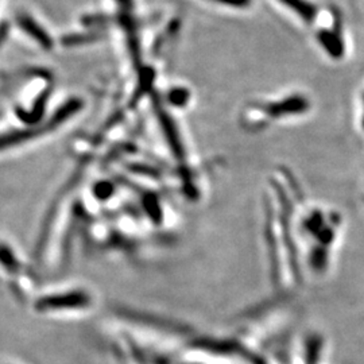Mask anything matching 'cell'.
Returning <instances> with one entry per match:
<instances>
[{"label":"cell","instance_id":"cell-1","mask_svg":"<svg viewBox=\"0 0 364 364\" xmlns=\"http://www.w3.org/2000/svg\"><path fill=\"white\" fill-rule=\"evenodd\" d=\"M14 95L10 109L23 129H33L46 119V107L53 90V77L41 68L22 69L10 73Z\"/></svg>","mask_w":364,"mask_h":364},{"label":"cell","instance_id":"cell-7","mask_svg":"<svg viewBox=\"0 0 364 364\" xmlns=\"http://www.w3.org/2000/svg\"><path fill=\"white\" fill-rule=\"evenodd\" d=\"M285 9L296 14L305 23H313L317 18V7L309 0H275Z\"/></svg>","mask_w":364,"mask_h":364},{"label":"cell","instance_id":"cell-8","mask_svg":"<svg viewBox=\"0 0 364 364\" xmlns=\"http://www.w3.org/2000/svg\"><path fill=\"white\" fill-rule=\"evenodd\" d=\"M165 105H171L173 108H185L192 99V92L183 85H171L169 90L161 95Z\"/></svg>","mask_w":364,"mask_h":364},{"label":"cell","instance_id":"cell-2","mask_svg":"<svg viewBox=\"0 0 364 364\" xmlns=\"http://www.w3.org/2000/svg\"><path fill=\"white\" fill-rule=\"evenodd\" d=\"M311 109V102L301 93L287 95L277 100L248 102L240 112L243 127L251 132L264 130L274 122L301 117Z\"/></svg>","mask_w":364,"mask_h":364},{"label":"cell","instance_id":"cell-6","mask_svg":"<svg viewBox=\"0 0 364 364\" xmlns=\"http://www.w3.org/2000/svg\"><path fill=\"white\" fill-rule=\"evenodd\" d=\"M317 41L332 58H341L344 55V43L340 36V30H320L317 33Z\"/></svg>","mask_w":364,"mask_h":364},{"label":"cell","instance_id":"cell-9","mask_svg":"<svg viewBox=\"0 0 364 364\" xmlns=\"http://www.w3.org/2000/svg\"><path fill=\"white\" fill-rule=\"evenodd\" d=\"M203 1H207L209 4L228 9V10L243 11V10H248L251 7L254 0H203Z\"/></svg>","mask_w":364,"mask_h":364},{"label":"cell","instance_id":"cell-4","mask_svg":"<svg viewBox=\"0 0 364 364\" xmlns=\"http://www.w3.org/2000/svg\"><path fill=\"white\" fill-rule=\"evenodd\" d=\"M3 273L10 279V287L18 299H28L34 289V277L27 269L26 263L18 255L13 245L3 240L1 246Z\"/></svg>","mask_w":364,"mask_h":364},{"label":"cell","instance_id":"cell-5","mask_svg":"<svg viewBox=\"0 0 364 364\" xmlns=\"http://www.w3.org/2000/svg\"><path fill=\"white\" fill-rule=\"evenodd\" d=\"M11 25L23 38L31 42L39 50L52 52L54 49L55 38L34 14L21 9L14 14Z\"/></svg>","mask_w":364,"mask_h":364},{"label":"cell","instance_id":"cell-3","mask_svg":"<svg viewBox=\"0 0 364 364\" xmlns=\"http://www.w3.org/2000/svg\"><path fill=\"white\" fill-rule=\"evenodd\" d=\"M95 306V296L88 287L69 285L53 289L38 296L34 301V309L39 314H81Z\"/></svg>","mask_w":364,"mask_h":364},{"label":"cell","instance_id":"cell-10","mask_svg":"<svg viewBox=\"0 0 364 364\" xmlns=\"http://www.w3.org/2000/svg\"><path fill=\"white\" fill-rule=\"evenodd\" d=\"M360 123H362V127H363V130H364V93H363V111H362V120H360Z\"/></svg>","mask_w":364,"mask_h":364}]
</instances>
